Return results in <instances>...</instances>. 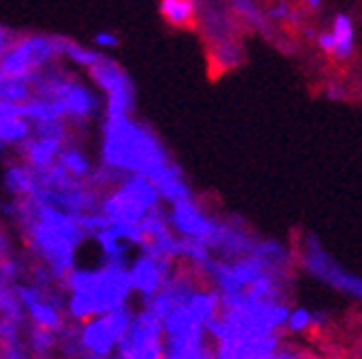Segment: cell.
Wrapping results in <instances>:
<instances>
[{
    "instance_id": "1",
    "label": "cell",
    "mask_w": 362,
    "mask_h": 359,
    "mask_svg": "<svg viewBox=\"0 0 362 359\" xmlns=\"http://www.w3.org/2000/svg\"><path fill=\"white\" fill-rule=\"evenodd\" d=\"M53 56H62V38L53 40L42 38V35H31V38L18 40L3 56V75L25 78L31 82Z\"/></svg>"
},
{
    "instance_id": "2",
    "label": "cell",
    "mask_w": 362,
    "mask_h": 359,
    "mask_svg": "<svg viewBox=\"0 0 362 359\" xmlns=\"http://www.w3.org/2000/svg\"><path fill=\"white\" fill-rule=\"evenodd\" d=\"M131 324H133V320L124 307L95 315L84 324V329L80 333V344L90 355L104 357L113 348H117L119 339L131 329Z\"/></svg>"
},
{
    "instance_id": "3",
    "label": "cell",
    "mask_w": 362,
    "mask_h": 359,
    "mask_svg": "<svg viewBox=\"0 0 362 359\" xmlns=\"http://www.w3.org/2000/svg\"><path fill=\"white\" fill-rule=\"evenodd\" d=\"M170 223H173V227L179 231V234H184V236H188L192 241H199L204 245L212 243V238L216 236V225L210 219H206L190 199L173 203Z\"/></svg>"
},
{
    "instance_id": "4",
    "label": "cell",
    "mask_w": 362,
    "mask_h": 359,
    "mask_svg": "<svg viewBox=\"0 0 362 359\" xmlns=\"http://www.w3.org/2000/svg\"><path fill=\"white\" fill-rule=\"evenodd\" d=\"M166 272H168V267L161 256L148 254V256L137 258L129 272L133 289L151 300L153 296H157L161 289H164L161 284H166Z\"/></svg>"
},
{
    "instance_id": "5",
    "label": "cell",
    "mask_w": 362,
    "mask_h": 359,
    "mask_svg": "<svg viewBox=\"0 0 362 359\" xmlns=\"http://www.w3.org/2000/svg\"><path fill=\"white\" fill-rule=\"evenodd\" d=\"M56 99H60L62 106H64V117L76 119V121L90 119L100 109V102H98L95 93L90 91V88L82 86L80 82H76V80L71 82L66 91Z\"/></svg>"
},
{
    "instance_id": "6",
    "label": "cell",
    "mask_w": 362,
    "mask_h": 359,
    "mask_svg": "<svg viewBox=\"0 0 362 359\" xmlns=\"http://www.w3.org/2000/svg\"><path fill=\"white\" fill-rule=\"evenodd\" d=\"M88 73H90V80H93V84L100 88L104 95L113 93V91H119V88L131 86L129 75H126L124 71L113 60H108L106 56H102V60L98 64L90 66Z\"/></svg>"
},
{
    "instance_id": "7",
    "label": "cell",
    "mask_w": 362,
    "mask_h": 359,
    "mask_svg": "<svg viewBox=\"0 0 362 359\" xmlns=\"http://www.w3.org/2000/svg\"><path fill=\"white\" fill-rule=\"evenodd\" d=\"M329 29L336 38V53H334L332 60H336V62L351 60L354 53H356V29H354L351 16L349 13H336Z\"/></svg>"
},
{
    "instance_id": "8",
    "label": "cell",
    "mask_w": 362,
    "mask_h": 359,
    "mask_svg": "<svg viewBox=\"0 0 362 359\" xmlns=\"http://www.w3.org/2000/svg\"><path fill=\"white\" fill-rule=\"evenodd\" d=\"M161 18L177 29L192 27L197 20V3L194 0H161L159 3Z\"/></svg>"
},
{
    "instance_id": "9",
    "label": "cell",
    "mask_w": 362,
    "mask_h": 359,
    "mask_svg": "<svg viewBox=\"0 0 362 359\" xmlns=\"http://www.w3.org/2000/svg\"><path fill=\"white\" fill-rule=\"evenodd\" d=\"M33 137V121L25 115L0 117V141L3 146H21Z\"/></svg>"
},
{
    "instance_id": "10",
    "label": "cell",
    "mask_w": 362,
    "mask_h": 359,
    "mask_svg": "<svg viewBox=\"0 0 362 359\" xmlns=\"http://www.w3.org/2000/svg\"><path fill=\"white\" fill-rule=\"evenodd\" d=\"M27 313H29V317L35 327L51 329V331H60V327H62V315L58 313V309L53 307V304H49L45 300L29 304Z\"/></svg>"
},
{
    "instance_id": "11",
    "label": "cell",
    "mask_w": 362,
    "mask_h": 359,
    "mask_svg": "<svg viewBox=\"0 0 362 359\" xmlns=\"http://www.w3.org/2000/svg\"><path fill=\"white\" fill-rule=\"evenodd\" d=\"M58 164L71 174V176H78V178H84L88 172H90V161L86 159V154L78 148H66L60 152V159Z\"/></svg>"
},
{
    "instance_id": "12",
    "label": "cell",
    "mask_w": 362,
    "mask_h": 359,
    "mask_svg": "<svg viewBox=\"0 0 362 359\" xmlns=\"http://www.w3.org/2000/svg\"><path fill=\"white\" fill-rule=\"evenodd\" d=\"M62 56L69 58L74 64L82 66V68H90V66L98 64V62L102 60V53H100V51L80 47V44L69 42V40H62Z\"/></svg>"
},
{
    "instance_id": "13",
    "label": "cell",
    "mask_w": 362,
    "mask_h": 359,
    "mask_svg": "<svg viewBox=\"0 0 362 359\" xmlns=\"http://www.w3.org/2000/svg\"><path fill=\"white\" fill-rule=\"evenodd\" d=\"M0 88H3V102H13V104H23L27 99H31V84L25 78H5L0 82Z\"/></svg>"
},
{
    "instance_id": "14",
    "label": "cell",
    "mask_w": 362,
    "mask_h": 359,
    "mask_svg": "<svg viewBox=\"0 0 362 359\" xmlns=\"http://www.w3.org/2000/svg\"><path fill=\"white\" fill-rule=\"evenodd\" d=\"M5 185L13 194H25V196L35 194V183H33L29 170H25V168H9Z\"/></svg>"
},
{
    "instance_id": "15",
    "label": "cell",
    "mask_w": 362,
    "mask_h": 359,
    "mask_svg": "<svg viewBox=\"0 0 362 359\" xmlns=\"http://www.w3.org/2000/svg\"><path fill=\"white\" fill-rule=\"evenodd\" d=\"M316 324V315L310 309H294L289 311V317L285 322V329L292 335H303Z\"/></svg>"
},
{
    "instance_id": "16",
    "label": "cell",
    "mask_w": 362,
    "mask_h": 359,
    "mask_svg": "<svg viewBox=\"0 0 362 359\" xmlns=\"http://www.w3.org/2000/svg\"><path fill=\"white\" fill-rule=\"evenodd\" d=\"M31 342H33V348L35 353H47L53 344H56V337H53V331L51 329H42V327H35L33 331V337H31Z\"/></svg>"
},
{
    "instance_id": "17",
    "label": "cell",
    "mask_w": 362,
    "mask_h": 359,
    "mask_svg": "<svg viewBox=\"0 0 362 359\" xmlns=\"http://www.w3.org/2000/svg\"><path fill=\"white\" fill-rule=\"evenodd\" d=\"M267 13H269L272 20H276V23H289V18H296L292 7H289L285 0H279L276 5H272Z\"/></svg>"
},
{
    "instance_id": "18",
    "label": "cell",
    "mask_w": 362,
    "mask_h": 359,
    "mask_svg": "<svg viewBox=\"0 0 362 359\" xmlns=\"http://www.w3.org/2000/svg\"><path fill=\"white\" fill-rule=\"evenodd\" d=\"M93 42H95V47L100 51H108V49H115L119 44V38H117L113 31H98Z\"/></svg>"
},
{
    "instance_id": "19",
    "label": "cell",
    "mask_w": 362,
    "mask_h": 359,
    "mask_svg": "<svg viewBox=\"0 0 362 359\" xmlns=\"http://www.w3.org/2000/svg\"><path fill=\"white\" fill-rule=\"evenodd\" d=\"M303 7L310 13H318L325 7V0H303Z\"/></svg>"
}]
</instances>
